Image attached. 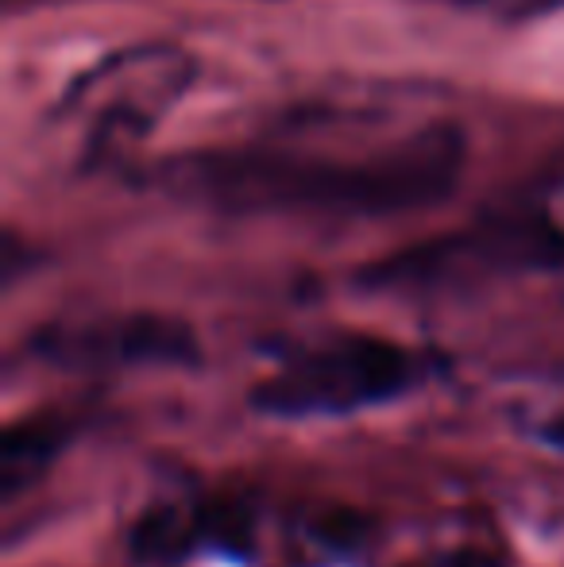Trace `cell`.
Segmentation results:
<instances>
[{"mask_svg":"<svg viewBox=\"0 0 564 567\" xmlns=\"http://www.w3.org/2000/svg\"><path fill=\"white\" fill-rule=\"evenodd\" d=\"M464 171V135L425 124L363 151L248 147L166 166L171 189L233 213L394 217L441 205Z\"/></svg>","mask_w":564,"mask_h":567,"instance_id":"cell-1","label":"cell"},{"mask_svg":"<svg viewBox=\"0 0 564 567\" xmlns=\"http://www.w3.org/2000/svg\"><path fill=\"white\" fill-rule=\"evenodd\" d=\"M437 374V355L371 332H337L290 351L248 394L264 417H348L414 394Z\"/></svg>","mask_w":564,"mask_h":567,"instance_id":"cell-2","label":"cell"},{"mask_svg":"<svg viewBox=\"0 0 564 567\" xmlns=\"http://www.w3.org/2000/svg\"><path fill=\"white\" fill-rule=\"evenodd\" d=\"M557 267H564V231L550 217L514 213L371 262L360 270V286L379 293H444Z\"/></svg>","mask_w":564,"mask_h":567,"instance_id":"cell-3","label":"cell"},{"mask_svg":"<svg viewBox=\"0 0 564 567\" xmlns=\"http://www.w3.org/2000/svg\"><path fill=\"white\" fill-rule=\"evenodd\" d=\"M189 78L194 62L178 47H136L85 74L66 93V116L82 124L85 147L98 155L147 135L186 93Z\"/></svg>","mask_w":564,"mask_h":567,"instance_id":"cell-4","label":"cell"},{"mask_svg":"<svg viewBox=\"0 0 564 567\" xmlns=\"http://www.w3.org/2000/svg\"><path fill=\"white\" fill-rule=\"evenodd\" d=\"M31 355L70 374L136 371V367H197L202 343L186 321L166 313H105L90 321H59L28 340Z\"/></svg>","mask_w":564,"mask_h":567,"instance_id":"cell-5","label":"cell"},{"mask_svg":"<svg viewBox=\"0 0 564 567\" xmlns=\"http://www.w3.org/2000/svg\"><path fill=\"white\" fill-rule=\"evenodd\" d=\"M70 436H74V421L62 413H35V417L8 425L4 444H0V494H4V502L28 491L59 460Z\"/></svg>","mask_w":564,"mask_h":567,"instance_id":"cell-6","label":"cell"},{"mask_svg":"<svg viewBox=\"0 0 564 567\" xmlns=\"http://www.w3.org/2000/svg\"><path fill=\"white\" fill-rule=\"evenodd\" d=\"M197 509H151L129 533L132 556L143 564H174L194 548L197 540Z\"/></svg>","mask_w":564,"mask_h":567,"instance_id":"cell-7","label":"cell"},{"mask_svg":"<svg viewBox=\"0 0 564 567\" xmlns=\"http://www.w3.org/2000/svg\"><path fill=\"white\" fill-rule=\"evenodd\" d=\"M542 441L564 452V413H557V417H550V425L542 429Z\"/></svg>","mask_w":564,"mask_h":567,"instance_id":"cell-8","label":"cell"}]
</instances>
